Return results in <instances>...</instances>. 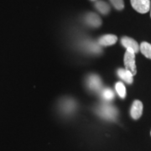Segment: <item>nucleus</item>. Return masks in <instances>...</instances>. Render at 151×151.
<instances>
[{
  "mask_svg": "<svg viewBox=\"0 0 151 151\" xmlns=\"http://www.w3.org/2000/svg\"><path fill=\"white\" fill-rule=\"evenodd\" d=\"M97 113L101 117H103V119H107V120H114L118 115L117 109L113 106L107 105V104H104L98 108Z\"/></svg>",
  "mask_w": 151,
  "mask_h": 151,
  "instance_id": "1",
  "label": "nucleus"
},
{
  "mask_svg": "<svg viewBox=\"0 0 151 151\" xmlns=\"http://www.w3.org/2000/svg\"><path fill=\"white\" fill-rule=\"evenodd\" d=\"M124 61L125 69L129 70L133 76H134L137 72L136 64H135V53L130 50H126L124 55Z\"/></svg>",
  "mask_w": 151,
  "mask_h": 151,
  "instance_id": "2",
  "label": "nucleus"
},
{
  "mask_svg": "<svg viewBox=\"0 0 151 151\" xmlns=\"http://www.w3.org/2000/svg\"><path fill=\"white\" fill-rule=\"evenodd\" d=\"M131 5L138 13L146 14L150 10V0H130Z\"/></svg>",
  "mask_w": 151,
  "mask_h": 151,
  "instance_id": "3",
  "label": "nucleus"
},
{
  "mask_svg": "<svg viewBox=\"0 0 151 151\" xmlns=\"http://www.w3.org/2000/svg\"><path fill=\"white\" fill-rule=\"evenodd\" d=\"M121 43L123 45L124 48L126 49V50H130L133 51L134 53H138L139 51V45L138 42L130 37L124 36L121 39Z\"/></svg>",
  "mask_w": 151,
  "mask_h": 151,
  "instance_id": "4",
  "label": "nucleus"
},
{
  "mask_svg": "<svg viewBox=\"0 0 151 151\" xmlns=\"http://www.w3.org/2000/svg\"><path fill=\"white\" fill-rule=\"evenodd\" d=\"M85 22L87 25L93 28L99 27L102 24L101 18L95 13H88L85 16Z\"/></svg>",
  "mask_w": 151,
  "mask_h": 151,
  "instance_id": "5",
  "label": "nucleus"
},
{
  "mask_svg": "<svg viewBox=\"0 0 151 151\" xmlns=\"http://www.w3.org/2000/svg\"><path fill=\"white\" fill-rule=\"evenodd\" d=\"M143 113V103L139 100H135L130 109V115L134 120L139 119Z\"/></svg>",
  "mask_w": 151,
  "mask_h": 151,
  "instance_id": "6",
  "label": "nucleus"
},
{
  "mask_svg": "<svg viewBox=\"0 0 151 151\" xmlns=\"http://www.w3.org/2000/svg\"><path fill=\"white\" fill-rule=\"evenodd\" d=\"M87 85L93 91H98L102 87V81L98 76L91 75L87 79Z\"/></svg>",
  "mask_w": 151,
  "mask_h": 151,
  "instance_id": "7",
  "label": "nucleus"
},
{
  "mask_svg": "<svg viewBox=\"0 0 151 151\" xmlns=\"http://www.w3.org/2000/svg\"><path fill=\"white\" fill-rule=\"evenodd\" d=\"M118 37L114 35H105L98 40V45L102 46L112 45L117 42Z\"/></svg>",
  "mask_w": 151,
  "mask_h": 151,
  "instance_id": "8",
  "label": "nucleus"
},
{
  "mask_svg": "<svg viewBox=\"0 0 151 151\" xmlns=\"http://www.w3.org/2000/svg\"><path fill=\"white\" fill-rule=\"evenodd\" d=\"M118 76L119 77L124 81L126 83L128 84H132L133 81H134V79H133V74L130 72L129 70H126L125 68L123 69V68H120L118 70Z\"/></svg>",
  "mask_w": 151,
  "mask_h": 151,
  "instance_id": "9",
  "label": "nucleus"
},
{
  "mask_svg": "<svg viewBox=\"0 0 151 151\" xmlns=\"http://www.w3.org/2000/svg\"><path fill=\"white\" fill-rule=\"evenodd\" d=\"M95 7L97 9L98 12H100L102 14H108V13L110 12V6L108 5V4L104 1L102 0H97L96 1L95 4Z\"/></svg>",
  "mask_w": 151,
  "mask_h": 151,
  "instance_id": "10",
  "label": "nucleus"
},
{
  "mask_svg": "<svg viewBox=\"0 0 151 151\" xmlns=\"http://www.w3.org/2000/svg\"><path fill=\"white\" fill-rule=\"evenodd\" d=\"M139 50L145 57L151 60V44L148 42H142L139 45Z\"/></svg>",
  "mask_w": 151,
  "mask_h": 151,
  "instance_id": "11",
  "label": "nucleus"
},
{
  "mask_svg": "<svg viewBox=\"0 0 151 151\" xmlns=\"http://www.w3.org/2000/svg\"><path fill=\"white\" fill-rule=\"evenodd\" d=\"M115 88H116V92H117L119 97L121 98H125V97H126V88H125L124 83L122 81L117 82L115 85Z\"/></svg>",
  "mask_w": 151,
  "mask_h": 151,
  "instance_id": "12",
  "label": "nucleus"
},
{
  "mask_svg": "<svg viewBox=\"0 0 151 151\" xmlns=\"http://www.w3.org/2000/svg\"><path fill=\"white\" fill-rule=\"evenodd\" d=\"M102 96H103V97L106 101H111V100H113V97H114V93H113L112 89H110V88H105V89L103 90Z\"/></svg>",
  "mask_w": 151,
  "mask_h": 151,
  "instance_id": "13",
  "label": "nucleus"
},
{
  "mask_svg": "<svg viewBox=\"0 0 151 151\" xmlns=\"http://www.w3.org/2000/svg\"><path fill=\"white\" fill-rule=\"evenodd\" d=\"M110 2L117 10H123L124 9V0H110Z\"/></svg>",
  "mask_w": 151,
  "mask_h": 151,
  "instance_id": "14",
  "label": "nucleus"
},
{
  "mask_svg": "<svg viewBox=\"0 0 151 151\" xmlns=\"http://www.w3.org/2000/svg\"><path fill=\"white\" fill-rule=\"evenodd\" d=\"M73 103L72 101H69V102H66V103H63V110L65 111V112H67V113H69V112H71V110L73 109L72 108H70V104Z\"/></svg>",
  "mask_w": 151,
  "mask_h": 151,
  "instance_id": "15",
  "label": "nucleus"
},
{
  "mask_svg": "<svg viewBox=\"0 0 151 151\" xmlns=\"http://www.w3.org/2000/svg\"><path fill=\"white\" fill-rule=\"evenodd\" d=\"M150 17H151V4H150Z\"/></svg>",
  "mask_w": 151,
  "mask_h": 151,
  "instance_id": "16",
  "label": "nucleus"
},
{
  "mask_svg": "<svg viewBox=\"0 0 151 151\" xmlns=\"http://www.w3.org/2000/svg\"><path fill=\"white\" fill-rule=\"evenodd\" d=\"M91 1H97V0H91Z\"/></svg>",
  "mask_w": 151,
  "mask_h": 151,
  "instance_id": "17",
  "label": "nucleus"
}]
</instances>
